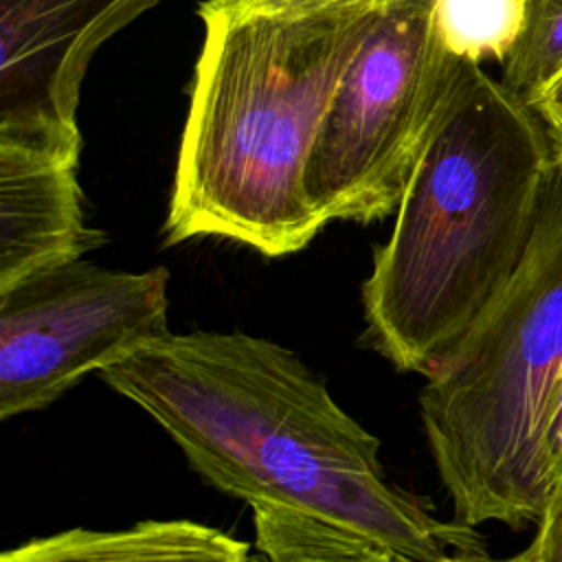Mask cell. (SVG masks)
I'll return each mask as SVG.
<instances>
[{"instance_id": "cell-8", "label": "cell", "mask_w": 562, "mask_h": 562, "mask_svg": "<svg viewBox=\"0 0 562 562\" xmlns=\"http://www.w3.org/2000/svg\"><path fill=\"white\" fill-rule=\"evenodd\" d=\"M0 562H252L231 533L187 518L140 520L127 529H66L7 549Z\"/></svg>"}, {"instance_id": "cell-1", "label": "cell", "mask_w": 562, "mask_h": 562, "mask_svg": "<svg viewBox=\"0 0 562 562\" xmlns=\"http://www.w3.org/2000/svg\"><path fill=\"white\" fill-rule=\"evenodd\" d=\"M134 402L220 492L375 540L408 562L483 553L476 527L443 520L395 485L380 441L294 351L244 331L173 334L97 373Z\"/></svg>"}, {"instance_id": "cell-16", "label": "cell", "mask_w": 562, "mask_h": 562, "mask_svg": "<svg viewBox=\"0 0 562 562\" xmlns=\"http://www.w3.org/2000/svg\"><path fill=\"white\" fill-rule=\"evenodd\" d=\"M437 562H531V551H529V547H525L522 551H518L509 558H490L485 551L483 553H450Z\"/></svg>"}, {"instance_id": "cell-14", "label": "cell", "mask_w": 562, "mask_h": 562, "mask_svg": "<svg viewBox=\"0 0 562 562\" xmlns=\"http://www.w3.org/2000/svg\"><path fill=\"white\" fill-rule=\"evenodd\" d=\"M529 105L542 119V123L551 136L555 156L562 158V75Z\"/></svg>"}, {"instance_id": "cell-3", "label": "cell", "mask_w": 562, "mask_h": 562, "mask_svg": "<svg viewBox=\"0 0 562 562\" xmlns=\"http://www.w3.org/2000/svg\"><path fill=\"white\" fill-rule=\"evenodd\" d=\"M551 158L536 110L465 61L360 290L371 342L395 369L430 375L509 283Z\"/></svg>"}, {"instance_id": "cell-9", "label": "cell", "mask_w": 562, "mask_h": 562, "mask_svg": "<svg viewBox=\"0 0 562 562\" xmlns=\"http://www.w3.org/2000/svg\"><path fill=\"white\" fill-rule=\"evenodd\" d=\"M252 520L263 562H408L375 540L301 512L257 507Z\"/></svg>"}, {"instance_id": "cell-4", "label": "cell", "mask_w": 562, "mask_h": 562, "mask_svg": "<svg viewBox=\"0 0 562 562\" xmlns=\"http://www.w3.org/2000/svg\"><path fill=\"white\" fill-rule=\"evenodd\" d=\"M560 375L562 158L553 151L520 266L419 393L452 518L514 531L540 520L549 496L540 441Z\"/></svg>"}, {"instance_id": "cell-12", "label": "cell", "mask_w": 562, "mask_h": 562, "mask_svg": "<svg viewBox=\"0 0 562 562\" xmlns=\"http://www.w3.org/2000/svg\"><path fill=\"white\" fill-rule=\"evenodd\" d=\"M527 547L531 562H562V472L551 483L544 512L536 522V536Z\"/></svg>"}, {"instance_id": "cell-5", "label": "cell", "mask_w": 562, "mask_h": 562, "mask_svg": "<svg viewBox=\"0 0 562 562\" xmlns=\"http://www.w3.org/2000/svg\"><path fill=\"white\" fill-rule=\"evenodd\" d=\"M435 2L386 0L338 83L305 171L325 224L400 206L465 68L441 42Z\"/></svg>"}, {"instance_id": "cell-11", "label": "cell", "mask_w": 562, "mask_h": 562, "mask_svg": "<svg viewBox=\"0 0 562 562\" xmlns=\"http://www.w3.org/2000/svg\"><path fill=\"white\" fill-rule=\"evenodd\" d=\"M501 68V81L527 103L562 75V0H525V29Z\"/></svg>"}, {"instance_id": "cell-15", "label": "cell", "mask_w": 562, "mask_h": 562, "mask_svg": "<svg viewBox=\"0 0 562 562\" xmlns=\"http://www.w3.org/2000/svg\"><path fill=\"white\" fill-rule=\"evenodd\" d=\"M241 4L250 9H261V11H290V9H312V7H323L340 0H239Z\"/></svg>"}, {"instance_id": "cell-6", "label": "cell", "mask_w": 562, "mask_h": 562, "mask_svg": "<svg viewBox=\"0 0 562 562\" xmlns=\"http://www.w3.org/2000/svg\"><path fill=\"white\" fill-rule=\"evenodd\" d=\"M165 268L112 270L83 259L0 292V419L42 411L88 373L169 334Z\"/></svg>"}, {"instance_id": "cell-7", "label": "cell", "mask_w": 562, "mask_h": 562, "mask_svg": "<svg viewBox=\"0 0 562 562\" xmlns=\"http://www.w3.org/2000/svg\"><path fill=\"white\" fill-rule=\"evenodd\" d=\"M79 147L0 136V292L105 241L86 226Z\"/></svg>"}, {"instance_id": "cell-2", "label": "cell", "mask_w": 562, "mask_h": 562, "mask_svg": "<svg viewBox=\"0 0 562 562\" xmlns=\"http://www.w3.org/2000/svg\"><path fill=\"white\" fill-rule=\"evenodd\" d=\"M386 0L261 11L204 0L202 50L165 222L167 244L226 237L261 255L325 226L305 171L338 83Z\"/></svg>"}, {"instance_id": "cell-10", "label": "cell", "mask_w": 562, "mask_h": 562, "mask_svg": "<svg viewBox=\"0 0 562 562\" xmlns=\"http://www.w3.org/2000/svg\"><path fill=\"white\" fill-rule=\"evenodd\" d=\"M435 22L454 57L503 66L525 29V0H437Z\"/></svg>"}, {"instance_id": "cell-13", "label": "cell", "mask_w": 562, "mask_h": 562, "mask_svg": "<svg viewBox=\"0 0 562 562\" xmlns=\"http://www.w3.org/2000/svg\"><path fill=\"white\" fill-rule=\"evenodd\" d=\"M540 461H542L547 485L551 490V483L562 472V375L558 380V386L553 391L551 406L544 419L542 441H540Z\"/></svg>"}]
</instances>
